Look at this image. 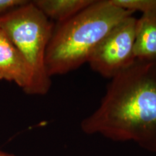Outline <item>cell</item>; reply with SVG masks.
<instances>
[{
    "label": "cell",
    "instance_id": "7a4b0ae2",
    "mask_svg": "<svg viewBox=\"0 0 156 156\" xmlns=\"http://www.w3.org/2000/svg\"><path fill=\"white\" fill-rule=\"evenodd\" d=\"M133 14L111 0H101L57 23L46 49L45 63L48 76L64 75L87 63L111 30Z\"/></svg>",
    "mask_w": 156,
    "mask_h": 156
},
{
    "label": "cell",
    "instance_id": "5b68a950",
    "mask_svg": "<svg viewBox=\"0 0 156 156\" xmlns=\"http://www.w3.org/2000/svg\"><path fill=\"white\" fill-rule=\"evenodd\" d=\"M0 80L13 82L30 95L34 73L30 64L0 30Z\"/></svg>",
    "mask_w": 156,
    "mask_h": 156
},
{
    "label": "cell",
    "instance_id": "6da1fadb",
    "mask_svg": "<svg viewBox=\"0 0 156 156\" xmlns=\"http://www.w3.org/2000/svg\"><path fill=\"white\" fill-rule=\"evenodd\" d=\"M111 80L99 106L82 121L83 132L156 153V61L136 60Z\"/></svg>",
    "mask_w": 156,
    "mask_h": 156
},
{
    "label": "cell",
    "instance_id": "3957f363",
    "mask_svg": "<svg viewBox=\"0 0 156 156\" xmlns=\"http://www.w3.org/2000/svg\"><path fill=\"white\" fill-rule=\"evenodd\" d=\"M51 21L33 2L0 16V30L23 54L34 73L30 95H44L51 81L46 68V53L53 34Z\"/></svg>",
    "mask_w": 156,
    "mask_h": 156
},
{
    "label": "cell",
    "instance_id": "30bf717a",
    "mask_svg": "<svg viewBox=\"0 0 156 156\" xmlns=\"http://www.w3.org/2000/svg\"><path fill=\"white\" fill-rule=\"evenodd\" d=\"M0 156H15L12 154L10 153H5V152H2L0 151Z\"/></svg>",
    "mask_w": 156,
    "mask_h": 156
},
{
    "label": "cell",
    "instance_id": "9c48e42d",
    "mask_svg": "<svg viewBox=\"0 0 156 156\" xmlns=\"http://www.w3.org/2000/svg\"><path fill=\"white\" fill-rule=\"evenodd\" d=\"M27 2L26 0H0V16L24 5Z\"/></svg>",
    "mask_w": 156,
    "mask_h": 156
},
{
    "label": "cell",
    "instance_id": "ba28073f",
    "mask_svg": "<svg viewBox=\"0 0 156 156\" xmlns=\"http://www.w3.org/2000/svg\"><path fill=\"white\" fill-rule=\"evenodd\" d=\"M117 7L132 12H140L142 15L156 14V0H111Z\"/></svg>",
    "mask_w": 156,
    "mask_h": 156
},
{
    "label": "cell",
    "instance_id": "52a82bcc",
    "mask_svg": "<svg viewBox=\"0 0 156 156\" xmlns=\"http://www.w3.org/2000/svg\"><path fill=\"white\" fill-rule=\"evenodd\" d=\"M94 0H36L34 5L48 19L63 23L87 8Z\"/></svg>",
    "mask_w": 156,
    "mask_h": 156
},
{
    "label": "cell",
    "instance_id": "8992f818",
    "mask_svg": "<svg viewBox=\"0 0 156 156\" xmlns=\"http://www.w3.org/2000/svg\"><path fill=\"white\" fill-rule=\"evenodd\" d=\"M134 54L136 61H156V14L136 19Z\"/></svg>",
    "mask_w": 156,
    "mask_h": 156
},
{
    "label": "cell",
    "instance_id": "277c9868",
    "mask_svg": "<svg viewBox=\"0 0 156 156\" xmlns=\"http://www.w3.org/2000/svg\"><path fill=\"white\" fill-rule=\"evenodd\" d=\"M136 22L133 15L126 17L105 37L87 62L93 71L112 79L135 62Z\"/></svg>",
    "mask_w": 156,
    "mask_h": 156
}]
</instances>
